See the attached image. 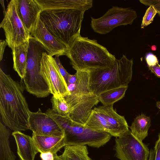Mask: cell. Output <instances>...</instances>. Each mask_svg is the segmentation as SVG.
Instances as JSON below:
<instances>
[{
    "mask_svg": "<svg viewBox=\"0 0 160 160\" xmlns=\"http://www.w3.org/2000/svg\"><path fill=\"white\" fill-rule=\"evenodd\" d=\"M12 135L16 142L17 152L20 160H35V157L38 152L32 137L21 131L13 132Z\"/></svg>",
    "mask_w": 160,
    "mask_h": 160,
    "instance_id": "e0dca14e",
    "label": "cell"
},
{
    "mask_svg": "<svg viewBox=\"0 0 160 160\" xmlns=\"http://www.w3.org/2000/svg\"><path fill=\"white\" fill-rule=\"evenodd\" d=\"M8 44L5 40H1L0 41V59L1 61L3 58L5 49Z\"/></svg>",
    "mask_w": 160,
    "mask_h": 160,
    "instance_id": "4dcf8cb0",
    "label": "cell"
},
{
    "mask_svg": "<svg viewBox=\"0 0 160 160\" xmlns=\"http://www.w3.org/2000/svg\"><path fill=\"white\" fill-rule=\"evenodd\" d=\"M140 2L146 6H152L160 16V0H142Z\"/></svg>",
    "mask_w": 160,
    "mask_h": 160,
    "instance_id": "4316f807",
    "label": "cell"
},
{
    "mask_svg": "<svg viewBox=\"0 0 160 160\" xmlns=\"http://www.w3.org/2000/svg\"><path fill=\"white\" fill-rule=\"evenodd\" d=\"M148 67L152 72L157 77L160 78V65L158 63L154 66Z\"/></svg>",
    "mask_w": 160,
    "mask_h": 160,
    "instance_id": "f546056e",
    "label": "cell"
},
{
    "mask_svg": "<svg viewBox=\"0 0 160 160\" xmlns=\"http://www.w3.org/2000/svg\"><path fill=\"white\" fill-rule=\"evenodd\" d=\"M18 0H11L0 24L4 31L5 41L12 50L28 41L30 33L22 22L19 15Z\"/></svg>",
    "mask_w": 160,
    "mask_h": 160,
    "instance_id": "ba28073f",
    "label": "cell"
},
{
    "mask_svg": "<svg viewBox=\"0 0 160 160\" xmlns=\"http://www.w3.org/2000/svg\"><path fill=\"white\" fill-rule=\"evenodd\" d=\"M150 160H160V133L156 142L154 150L150 153Z\"/></svg>",
    "mask_w": 160,
    "mask_h": 160,
    "instance_id": "d4e9b609",
    "label": "cell"
},
{
    "mask_svg": "<svg viewBox=\"0 0 160 160\" xmlns=\"http://www.w3.org/2000/svg\"><path fill=\"white\" fill-rule=\"evenodd\" d=\"M51 102L52 109L54 112L62 116H68L70 112V107L64 97L53 95Z\"/></svg>",
    "mask_w": 160,
    "mask_h": 160,
    "instance_id": "603a6c76",
    "label": "cell"
},
{
    "mask_svg": "<svg viewBox=\"0 0 160 160\" xmlns=\"http://www.w3.org/2000/svg\"><path fill=\"white\" fill-rule=\"evenodd\" d=\"M77 76L73 90L64 97L70 107V112L68 117L74 122L84 126L93 108L99 101L98 96L89 89L88 74L80 72L77 73Z\"/></svg>",
    "mask_w": 160,
    "mask_h": 160,
    "instance_id": "5b68a950",
    "label": "cell"
},
{
    "mask_svg": "<svg viewBox=\"0 0 160 160\" xmlns=\"http://www.w3.org/2000/svg\"><path fill=\"white\" fill-rule=\"evenodd\" d=\"M24 86L0 69V112L4 124L13 132L30 130L31 112L23 94Z\"/></svg>",
    "mask_w": 160,
    "mask_h": 160,
    "instance_id": "6da1fadb",
    "label": "cell"
},
{
    "mask_svg": "<svg viewBox=\"0 0 160 160\" xmlns=\"http://www.w3.org/2000/svg\"><path fill=\"white\" fill-rule=\"evenodd\" d=\"M41 72L53 95L64 97L70 94L67 84L59 71L54 58L46 52L43 53Z\"/></svg>",
    "mask_w": 160,
    "mask_h": 160,
    "instance_id": "8fae6325",
    "label": "cell"
},
{
    "mask_svg": "<svg viewBox=\"0 0 160 160\" xmlns=\"http://www.w3.org/2000/svg\"><path fill=\"white\" fill-rule=\"evenodd\" d=\"M32 138L38 152H51L55 156L65 146L64 136H54L32 134Z\"/></svg>",
    "mask_w": 160,
    "mask_h": 160,
    "instance_id": "2e32d148",
    "label": "cell"
},
{
    "mask_svg": "<svg viewBox=\"0 0 160 160\" xmlns=\"http://www.w3.org/2000/svg\"><path fill=\"white\" fill-rule=\"evenodd\" d=\"M156 105L158 108L160 109V101L157 102Z\"/></svg>",
    "mask_w": 160,
    "mask_h": 160,
    "instance_id": "d590c367",
    "label": "cell"
},
{
    "mask_svg": "<svg viewBox=\"0 0 160 160\" xmlns=\"http://www.w3.org/2000/svg\"><path fill=\"white\" fill-rule=\"evenodd\" d=\"M54 160H62L60 156H58L57 155L55 156Z\"/></svg>",
    "mask_w": 160,
    "mask_h": 160,
    "instance_id": "836d02e7",
    "label": "cell"
},
{
    "mask_svg": "<svg viewBox=\"0 0 160 160\" xmlns=\"http://www.w3.org/2000/svg\"><path fill=\"white\" fill-rule=\"evenodd\" d=\"M60 156L62 160H92L86 145L66 146Z\"/></svg>",
    "mask_w": 160,
    "mask_h": 160,
    "instance_id": "44dd1931",
    "label": "cell"
},
{
    "mask_svg": "<svg viewBox=\"0 0 160 160\" xmlns=\"http://www.w3.org/2000/svg\"><path fill=\"white\" fill-rule=\"evenodd\" d=\"M30 130L32 134L62 136L64 134L57 122L40 109L36 112H31L29 118Z\"/></svg>",
    "mask_w": 160,
    "mask_h": 160,
    "instance_id": "4fadbf2b",
    "label": "cell"
},
{
    "mask_svg": "<svg viewBox=\"0 0 160 160\" xmlns=\"http://www.w3.org/2000/svg\"><path fill=\"white\" fill-rule=\"evenodd\" d=\"M30 36L40 43L50 56L66 55L67 48L48 30L40 17Z\"/></svg>",
    "mask_w": 160,
    "mask_h": 160,
    "instance_id": "7c38bea8",
    "label": "cell"
},
{
    "mask_svg": "<svg viewBox=\"0 0 160 160\" xmlns=\"http://www.w3.org/2000/svg\"><path fill=\"white\" fill-rule=\"evenodd\" d=\"M156 47L155 45H152L151 47V49L152 51H155L156 50Z\"/></svg>",
    "mask_w": 160,
    "mask_h": 160,
    "instance_id": "e575fe53",
    "label": "cell"
},
{
    "mask_svg": "<svg viewBox=\"0 0 160 160\" xmlns=\"http://www.w3.org/2000/svg\"><path fill=\"white\" fill-rule=\"evenodd\" d=\"M148 67L153 66L158 63V60L157 57L151 52L148 53L145 58Z\"/></svg>",
    "mask_w": 160,
    "mask_h": 160,
    "instance_id": "83f0119b",
    "label": "cell"
},
{
    "mask_svg": "<svg viewBox=\"0 0 160 160\" xmlns=\"http://www.w3.org/2000/svg\"><path fill=\"white\" fill-rule=\"evenodd\" d=\"M113 106L103 105L95 107L88 120L89 128L94 131L107 133L116 138L128 131L124 117L118 114Z\"/></svg>",
    "mask_w": 160,
    "mask_h": 160,
    "instance_id": "52a82bcc",
    "label": "cell"
},
{
    "mask_svg": "<svg viewBox=\"0 0 160 160\" xmlns=\"http://www.w3.org/2000/svg\"><path fill=\"white\" fill-rule=\"evenodd\" d=\"M4 1V0H0V3L2 5V9H3V13L4 14V16L6 13V10H5V9Z\"/></svg>",
    "mask_w": 160,
    "mask_h": 160,
    "instance_id": "d6a6232c",
    "label": "cell"
},
{
    "mask_svg": "<svg viewBox=\"0 0 160 160\" xmlns=\"http://www.w3.org/2000/svg\"><path fill=\"white\" fill-rule=\"evenodd\" d=\"M128 86L121 87L102 92L98 97L103 105H110L122 99L125 96Z\"/></svg>",
    "mask_w": 160,
    "mask_h": 160,
    "instance_id": "7402d4cb",
    "label": "cell"
},
{
    "mask_svg": "<svg viewBox=\"0 0 160 160\" xmlns=\"http://www.w3.org/2000/svg\"><path fill=\"white\" fill-rule=\"evenodd\" d=\"M133 59H128L123 55L116 59L110 68L88 70L89 88L98 96L101 93L121 87L128 86L132 74Z\"/></svg>",
    "mask_w": 160,
    "mask_h": 160,
    "instance_id": "277c9868",
    "label": "cell"
},
{
    "mask_svg": "<svg viewBox=\"0 0 160 160\" xmlns=\"http://www.w3.org/2000/svg\"><path fill=\"white\" fill-rule=\"evenodd\" d=\"M19 16L30 33L35 27L42 11L36 0H18Z\"/></svg>",
    "mask_w": 160,
    "mask_h": 160,
    "instance_id": "5bb4252c",
    "label": "cell"
},
{
    "mask_svg": "<svg viewBox=\"0 0 160 160\" xmlns=\"http://www.w3.org/2000/svg\"><path fill=\"white\" fill-rule=\"evenodd\" d=\"M42 11L74 9L85 12L92 6V0H36Z\"/></svg>",
    "mask_w": 160,
    "mask_h": 160,
    "instance_id": "9a60e30c",
    "label": "cell"
},
{
    "mask_svg": "<svg viewBox=\"0 0 160 160\" xmlns=\"http://www.w3.org/2000/svg\"><path fill=\"white\" fill-rule=\"evenodd\" d=\"M66 56L76 71L110 68L116 59L97 40L80 35L68 49Z\"/></svg>",
    "mask_w": 160,
    "mask_h": 160,
    "instance_id": "7a4b0ae2",
    "label": "cell"
},
{
    "mask_svg": "<svg viewBox=\"0 0 160 160\" xmlns=\"http://www.w3.org/2000/svg\"><path fill=\"white\" fill-rule=\"evenodd\" d=\"M116 157L120 160H147L149 150L129 130L115 139Z\"/></svg>",
    "mask_w": 160,
    "mask_h": 160,
    "instance_id": "30bf717a",
    "label": "cell"
},
{
    "mask_svg": "<svg viewBox=\"0 0 160 160\" xmlns=\"http://www.w3.org/2000/svg\"><path fill=\"white\" fill-rule=\"evenodd\" d=\"M28 44V41L12 49L13 68L22 79L24 78L25 74Z\"/></svg>",
    "mask_w": 160,
    "mask_h": 160,
    "instance_id": "ac0fdd59",
    "label": "cell"
},
{
    "mask_svg": "<svg viewBox=\"0 0 160 160\" xmlns=\"http://www.w3.org/2000/svg\"><path fill=\"white\" fill-rule=\"evenodd\" d=\"M77 80V76L76 73L74 75L70 74L68 78L67 85L75 83L76 82Z\"/></svg>",
    "mask_w": 160,
    "mask_h": 160,
    "instance_id": "1f68e13d",
    "label": "cell"
},
{
    "mask_svg": "<svg viewBox=\"0 0 160 160\" xmlns=\"http://www.w3.org/2000/svg\"><path fill=\"white\" fill-rule=\"evenodd\" d=\"M157 13V11L152 6H149L143 18L141 28H143L151 23Z\"/></svg>",
    "mask_w": 160,
    "mask_h": 160,
    "instance_id": "cb8c5ba5",
    "label": "cell"
},
{
    "mask_svg": "<svg viewBox=\"0 0 160 160\" xmlns=\"http://www.w3.org/2000/svg\"><path fill=\"white\" fill-rule=\"evenodd\" d=\"M137 17L133 9L112 6L101 17H91V26L95 32L105 34L118 26L132 24Z\"/></svg>",
    "mask_w": 160,
    "mask_h": 160,
    "instance_id": "9c48e42d",
    "label": "cell"
},
{
    "mask_svg": "<svg viewBox=\"0 0 160 160\" xmlns=\"http://www.w3.org/2000/svg\"><path fill=\"white\" fill-rule=\"evenodd\" d=\"M10 133L5 125L0 123V160H16L10 147Z\"/></svg>",
    "mask_w": 160,
    "mask_h": 160,
    "instance_id": "ffe728a7",
    "label": "cell"
},
{
    "mask_svg": "<svg viewBox=\"0 0 160 160\" xmlns=\"http://www.w3.org/2000/svg\"><path fill=\"white\" fill-rule=\"evenodd\" d=\"M58 124L64 134L66 146L88 145L99 148L109 141L111 136L78 124L68 116H61L49 109L46 112Z\"/></svg>",
    "mask_w": 160,
    "mask_h": 160,
    "instance_id": "8992f818",
    "label": "cell"
},
{
    "mask_svg": "<svg viewBox=\"0 0 160 160\" xmlns=\"http://www.w3.org/2000/svg\"><path fill=\"white\" fill-rule=\"evenodd\" d=\"M84 12L74 9L45 10L40 18L50 33L68 49L80 35Z\"/></svg>",
    "mask_w": 160,
    "mask_h": 160,
    "instance_id": "3957f363",
    "label": "cell"
},
{
    "mask_svg": "<svg viewBox=\"0 0 160 160\" xmlns=\"http://www.w3.org/2000/svg\"><path fill=\"white\" fill-rule=\"evenodd\" d=\"M59 56H56L54 58L59 71L64 78L67 84L70 74H69L63 66L59 58Z\"/></svg>",
    "mask_w": 160,
    "mask_h": 160,
    "instance_id": "484cf974",
    "label": "cell"
},
{
    "mask_svg": "<svg viewBox=\"0 0 160 160\" xmlns=\"http://www.w3.org/2000/svg\"><path fill=\"white\" fill-rule=\"evenodd\" d=\"M40 157L42 160H54L55 155L51 152L41 153Z\"/></svg>",
    "mask_w": 160,
    "mask_h": 160,
    "instance_id": "f1b7e54d",
    "label": "cell"
},
{
    "mask_svg": "<svg viewBox=\"0 0 160 160\" xmlns=\"http://www.w3.org/2000/svg\"><path fill=\"white\" fill-rule=\"evenodd\" d=\"M150 125V118L142 114L135 118L130 128L132 134L142 141L148 135Z\"/></svg>",
    "mask_w": 160,
    "mask_h": 160,
    "instance_id": "d6986e66",
    "label": "cell"
}]
</instances>
